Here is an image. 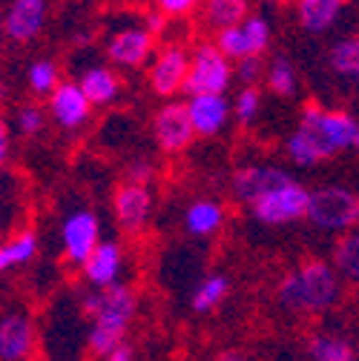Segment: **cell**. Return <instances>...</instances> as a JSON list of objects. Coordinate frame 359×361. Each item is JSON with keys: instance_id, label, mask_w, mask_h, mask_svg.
<instances>
[{"instance_id": "obj_1", "label": "cell", "mask_w": 359, "mask_h": 361, "mask_svg": "<svg viewBox=\"0 0 359 361\" xmlns=\"http://www.w3.org/2000/svg\"><path fill=\"white\" fill-rule=\"evenodd\" d=\"M356 126L359 121L348 112H331L319 104H307L288 141V155L299 166H317L322 161H331L336 152L353 147Z\"/></svg>"}, {"instance_id": "obj_2", "label": "cell", "mask_w": 359, "mask_h": 361, "mask_svg": "<svg viewBox=\"0 0 359 361\" xmlns=\"http://www.w3.org/2000/svg\"><path fill=\"white\" fill-rule=\"evenodd\" d=\"M279 304L296 312H322L339 298V276L325 261H305L299 269L282 279Z\"/></svg>"}, {"instance_id": "obj_3", "label": "cell", "mask_w": 359, "mask_h": 361, "mask_svg": "<svg viewBox=\"0 0 359 361\" xmlns=\"http://www.w3.org/2000/svg\"><path fill=\"white\" fill-rule=\"evenodd\" d=\"M305 218L313 227L328 233L351 230L356 221V198L342 187H322L317 192H310Z\"/></svg>"}, {"instance_id": "obj_4", "label": "cell", "mask_w": 359, "mask_h": 361, "mask_svg": "<svg viewBox=\"0 0 359 361\" xmlns=\"http://www.w3.org/2000/svg\"><path fill=\"white\" fill-rule=\"evenodd\" d=\"M233 66L230 58L224 55L216 43H204L196 49L187 78H184V92L187 95H201V92H224L230 86Z\"/></svg>"}, {"instance_id": "obj_5", "label": "cell", "mask_w": 359, "mask_h": 361, "mask_svg": "<svg viewBox=\"0 0 359 361\" xmlns=\"http://www.w3.org/2000/svg\"><path fill=\"white\" fill-rule=\"evenodd\" d=\"M307 198H310V192L290 178V180H285V184H279L273 190H267L264 195H259L250 204V212H253L256 221L276 227V224H290V221L305 218Z\"/></svg>"}, {"instance_id": "obj_6", "label": "cell", "mask_w": 359, "mask_h": 361, "mask_svg": "<svg viewBox=\"0 0 359 361\" xmlns=\"http://www.w3.org/2000/svg\"><path fill=\"white\" fill-rule=\"evenodd\" d=\"M136 293L124 284H107V287H98V293H89L83 295V312L89 319H104V322H115V324H124L129 327L132 315H136Z\"/></svg>"}, {"instance_id": "obj_7", "label": "cell", "mask_w": 359, "mask_h": 361, "mask_svg": "<svg viewBox=\"0 0 359 361\" xmlns=\"http://www.w3.org/2000/svg\"><path fill=\"white\" fill-rule=\"evenodd\" d=\"M153 132H155V141L164 152H184L190 144H193V121H190V112H187V104H164L155 118H153Z\"/></svg>"}, {"instance_id": "obj_8", "label": "cell", "mask_w": 359, "mask_h": 361, "mask_svg": "<svg viewBox=\"0 0 359 361\" xmlns=\"http://www.w3.org/2000/svg\"><path fill=\"white\" fill-rule=\"evenodd\" d=\"M35 353V324L23 310L0 315V361H23Z\"/></svg>"}, {"instance_id": "obj_9", "label": "cell", "mask_w": 359, "mask_h": 361, "mask_svg": "<svg viewBox=\"0 0 359 361\" xmlns=\"http://www.w3.org/2000/svg\"><path fill=\"white\" fill-rule=\"evenodd\" d=\"M112 207H115L118 224L126 233H141L147 227V221H150V212H153V195L144 184L126 180L124 187L115 190Z\"/></svg>"}, {"instance_id": "obj_10", "label": "cell", "mask_w": 359, "mask_h": 361, "mask_svg": "<svg viewBox=\"0 0 359 361\" xmlns=\"http://www.w3.org/2000/svg\"><path fill=\"white\" fill-rule=\"evenodd\" d=\"M61 238H64V252H66V261L69 264H83L86 255L95 250L98 244V218L93 212H75L64 221V230H61Z\"/></svg>"}, {"instance_id": "obj_11", "label": "cell", "mask_w": 359, "mask_h": 361, "mask_svg": "<svg viewBox=\"0 0 359 361\" xmlns=\"http://www.w3.org/2000/svg\"><path fill=\"white\" fill-rule=\"evenodd\" d=\"M187 69H190L187 52L178 49V47H167L155 58V63L150 69V86H153V92L161 95V98H172L175 92H182Z\"/></svg>"}, {"instance_id": "obj_12", "label": "cell", "mask_w": 359, "mask_h": 361, "mask_svg": "<svg viewBox=\"0 0 359 361\" xmlns=\"http://www.w3.org/2000/svg\"><path fill=\"white\" fill-rule=\"evenodd\" d=\"M150 52H153V32L150 29H121L107 43L110 61L118 66H126V69L144 66Z\"/></svg>"}, {"instance_id": "obj_13", "label": "cell", "mask_w": 359, "mask_h": 361, "mask_svg": "<svg viewBox=\"0 0 359 361\" xmlns=\"http://www.w3.org/2000/svg\"><path fill=\"white\" fill-rule=\"evenodd\" d=\"M187 112L196 135H216L230 118V104L221 92H201V95H190Z\"/></svg>"}, {"instance_id": "obj_14", "label": "cell", "mask_w": 359, "mask_h": 361, "mask_svg": "<svg viewBox=\"0 0 359 361\" xmlns=\"http://www.w3.org/2000/svg\"><path fill=\"white\" fill-rule=\"evenodd\" d=\"M89 104L86 95H83V89L72 80L66 83H58L52 89V98H49V112L52 118L64 126V129H78L86 118H89Z\"/></svg>"}, {"instance_id": "obj_15", "label": "cell", "mask_w": 359, "mask_h": 361, "mask_svg": "<svg viewBox=\"0 0 359 361\" xmlns=\"http://www.w3.org/2000/svg\"><path fill=\"white\" fill-rule=\"evenodd\" d=\"M290 180V175L285 169L276 166H245L233 175V195L242 204H253L259 195H264L267 190H273L279 184Z\"/></svg>"}, {"instance_id": "obj_16", "label": "cell", "mask_w": 359, "mask_h": 361, "mask_svg": "<svg viewBox=\"0 0 359 361\" xmlns=\"http://www.w3.org/2000/svg\"><path fill=\"white\" fill-rule=\"evenodd\" d=\"M43 18H47V4L43 0H15L4 20V29L9 32L12 40L26 43L40 32Z\"/></svg>"}, {"instance_id": "obj_17", "label": "cell", "mask_w": 359, "mask_h": 361, "mask_svg": "<svg viewBox=\"0 0 359 361\" xmlns=\"http://www.w3.org/2000/svg\"><path fill=\"white\" fill-rule=\"evenodd\" d=\"M83 267V276L89 284L95 287H107L118 279V269H121V247L112 241H101L95 244V250L86 255Z\"/></svg>"}, {"instance_id": "obj_18", "label": "cell", "mask_w": 359, "mask_h": 361, "mask_svg": "<svg viewBox=\"0 0 359 361\" xmlns=\"http://www.w3.org/2000/svg\"><path fill=\"white\" fill-rule=\"evenodd\" d=\"M345 6V0H299V23L305 32H313V35H322L328 32L339 12Z\"/></svg>"}, {"instance_id": "obj_19", "label": "cell", "mask_w": 359, "mask_h": 361, "mask_svg": "<svg viewBox=\"0 0 359 361\" xmlns=\"http://www.w3.org/2000/svg\"><path fill=\"white\" fill-rule=\"evenodd\" d=\"M328 69L359 86V32L334 43L328 55Z\"/></svg>"}, {"instance_id": "obj_20", "label": "cell", "mask_w": 359, "mask_h": 361, "mask_svg": "<svg viewBox=\"0 0 359 361\" xmlns=\"http://www.w3.org/2000/svg\"><path fill=\"white\" fill-rule=\"evenodd\" d=\"M78 86L83 89L86 101H89V104H95V106H104V104L115 101L118 89H121L118 78H115L110 69H104V66H93V69H86Z\"/></svg>"}, {"instance_id": "obj_21", "label": "cell", "mask_w": 359, "mask_h": 361, "mask_svg": "<svg viewBox=\"0 0 359 361\" xmlns=\"http://www.w3.org/2000/svg\"><path fill=\"white\" fill-rule=\"evenodd\" d=\"M184 224L193 235H213L221 230L224 224V207L216 204V201H196L187 207V215H184Z\"/></svg>"}, {"instance_id": "obj_22", "label": "cell", "mask_w": 359, "mask_h": 361, "mask_svg": "<svg viewBox=\"0 0 359 361\" xmlns=\"http://www.w3.org/2000/svg\"><path fill=\"white\" fill-rule=\"evenodd\" d=\"M250 15V0H204V20L213 29L236 26Z\"/></svg>"}, {"instance_id": "obj_23", "label": "cell", "mask_w": 359, "mask_h": 361, "mask_svg": "<svg viewBox=\"0 0 359 361\" xmlns=\"http://www.w3.org/2000/svg\"><path fill=\"white\" fill-rule=\"evenodd\" d=\"M307 353L310 358H317V361H351L356 355L353 344L342 336H334V333H322L317 338H310L307 341Z\"/></svg>"}, {"instance_id": "obj_24", "label": "cell", "mask_w": 359, "mask_h": 361, "mask_svg": "<svg viewBox=\"0 0 359 361\" xmlns=\"http://www.w3.org/2000/svg\"><path fill=\"white\" fill-rule=\"evenodd\" d=\"M126 330H129V327H124V324L95 319V322H93V327H89V336H86V347H89V353L107 358V353H110L118 341H124V338H126Z\"/></svg>"}, {"instance_id": "obj_25", "label": "cell", "mask_w": 359, "mask_h": 361, "mask_svg": "<svg viewBox=\"0 0 359 361\" xmlns=\"http://www.w3.org/2000/svg\"><path fill=\"white\" fill-rule=\"evenodd\" d=\"M35 252H37V235L35 233H20L18 238L0 244V273L32 261Z\"/></svg>"}, {"instance_id": "obj_26", "label": "cell", "mask_w": 359, "mask_h": 361, "mask_svg": "<svg viewBox=\"0 0 359 361\" xmlns=\"http://www.w3.org/2000/svg\"><path fill=\"white\" fill-rule=\"evenodd\" d=\"M242 35H245V52L247 55H264L271 47V23L261 15H247L242 20Z\"/></svg>"}, {"instance_id": "obj_27", "label": "cell", "mask_w": 359, "mask_h": 361, "mask_svg": "<svg viewBox=\"0 0 359 361\" xmlns=\"http://www.w3.org/2000/svg\"><path fill=\"white\" fill-rule=\"evenodd\" d=\"M334 264H336V269H339L345 279L359 281V233H348V235L336 244Z\"/></svg>"}, {"instance_id": "obj_28", "label": "cell", "mask_w": 359, "mask_h": 361, "mask_svg": "<svg viewBox=\"0 0 359 361\" xmlns=\"http://www.w3.org/2000/svg\"><path fill=\"white\" fill-rule=\"evenodd\" d=\"M224 295H228V279L224 276H210V279H204L199 284V290L193 295V310L196 312H210L224 301Z\"/></svg>"}, {"instance_id": "obj_29", "label": "cell", "mask_w": 359, "mask_h": 361, "mask_svg": "<svg viewBox=\"0 0 359 361\" xmlns=\"http://www.w3.org/2000/svg\"><path fill=\"white\" fill-rule=\"evenodd\" d=\"M267 86L273 89L276 95H293L296 92V72H293V63L288 58H276L267 69Z\"/></svg>"}, {"instance_id": "obj_30", "label": "cell", "mask_w": 359, "mask_h": 361, "mask_svg": "<svg viewBox=\"0 0 359 361\" xmlns=\"http://www.w3.org/2000/svg\"><path fill=\"white\" fill-rule=\"evenodd\" d=\"M29 86L35 89L37 95H49L52 89L58 86V66L52 61H37L29 69Z\"/></svg>"}, {"instance_id": "obj_31", "label": "cell", "mask_w": 359, "mask_h": 361, "mask_svg": "<svg viewBox=\"0 0 359 361\" xmlns=\"http://www.w3.org/2000/svg\"><path fill=\"white\" fill-rule=\"evenodd\" d=\"M259 106H261V95H259V89L256 86H245V92L239 95L236 101V115L242 123H250L256 115H259Z\"/></svg>"}, {"instance_id": "obj_32", "label": "cell", "mask_w": 359, "mask_h": 361, "mask_svg": "<svg viewBox=\"0 0 359 361\" xmlns=\"http://www.w3.org/2000/svg\"><path fill=\"white\" fill-rule=\"evenodd\" d=\"M18 129H20V135H26V138L37 135L43 129V112L37 106H23L18 112Z\"/></svg>"}, {"instance_id": "obj_33", "label": "cell", "mask_w": 359, "mask_h": 361, "mask_svg": "<svg viewBox=\"0 0 359 361\" xmlns=\"http://www.w3.org/2000/svg\"><path fill=\"white\" fill-rule=\"evenodd\" d=\"M236 75H239V80L245 86H253L261 78V55H245V58H239Z\"/></svg>"}, {"instance_id": "obj_34", "label": "cell", "mask_w": 359, "mask_h": 361, "mask_svg": "<svg viewBox=\"0 0 359 361\" xmlns=\"http://www.w3.org/2000/svg\"><path fill=\"white\" fill-rule=\"evenodd\" d=\"M199 0H158V6L164 15H187Z\"/></svg>"}, {"instance_id": "obj_35", "label": "cell", "mask_w": 359, "mask_h": 361, "mask_svg": "<svg viewBox=\"0 0 359 361\" xmlns=\"http://www.w3.org/2000/svg\"><path fill=\"white\" fill-rule=\"evenodd\" d=\"M107 358H110V361H132V358H136V350H132L129 341L124 338V341H118V344L107 353Z\"/></svg>"}, {"instance_id": "obj_36", "label": "cell", "mask_w": 359, "mask_h": 361, "mask_svg": "<svg viewBox=\"0 0 359 361\" xmlns=\"http://www.w3.org/2000/svg\"><path fill=\"white\" fill-rule=\"evenodd\" d=\"M150 175H153V169L147 164H132L129 166V180H136V184H147Z\"/></svg>"}, {"instance_id": "obj_37", "label": "cell", "mask_w": 359, "mask_h": 361, "mask_svg": "<svg viewBox=\"0 0 359 361\" xmlns=\"http://www.w3.org/2000/svg\"><path fill=\"white\" fill-rule=\"evenodd\" d=\"M6 158H9V126L0 118V166H4Z\"/></svg>"}, {"instance_id": "obj_38", "label": "cell", "mask_w": 359, "mask_h": 361, "mask_svg": "<svg viewBox=\"0 0 359 361\" xmlns=\"http://www.w3.org/2000/svg\"><path fill=\"white\" fill-rule=\"evenodd\" d=\"M147 29L155 35V32H161L164 29V18L161 15H150V23H147Z\"/></svg>"}, {"instance_id": "obj_39", "label": "cell", "mask_w": 359, "mask_h": 361, "mask_svg": "<svg viewBox=\"0 0 359 361\" xmlns=\"http://www.w3.org/2000/svg\"><path fill=\"white\" fill-rule=\"evenodd\" d=\"M267 4H273V6H285V4H290V0H267Z\"/></svg>"}, {"instance_id": "obj_40", "label": "cell", "mask_w": 359, "mask_h": 361, "mask_svg": "<svg viewBox=\"0 0 359 361\" xmlns=\"http://www.w3.org/2000/svg\"><path fill=\"white\" fill-rule=\"evenodd\" d=\"M353 147L359 149V126H356V135H353Z\"/></svg>"}, {"instance_id": "obj_41", "label": "cell", "mask_w": 359, "mask_h": 361, "mask_svg": "<svg viewBox=\"0 0 359 361\" xmlns=\"http://www.w3.org/2000/svg\"><path fill=\"white\" fill-rule=\"evenodd\" d=\"M356 221H359V198H356Z\"/></svg>"}, {"instance_id": "obj_42", "label": "cell", "mask_w": 359, "mask_h": 361, "mask_svg": "<svg viewBox=\"0 0 359 361\" xmlns=\"http://www.w3.org/2000/svg\"><path fill=\"white\" fill-rule=\"evenodd\" d=\"M0 35H4V20H0Z\"/></svg>"}]
</instances>
